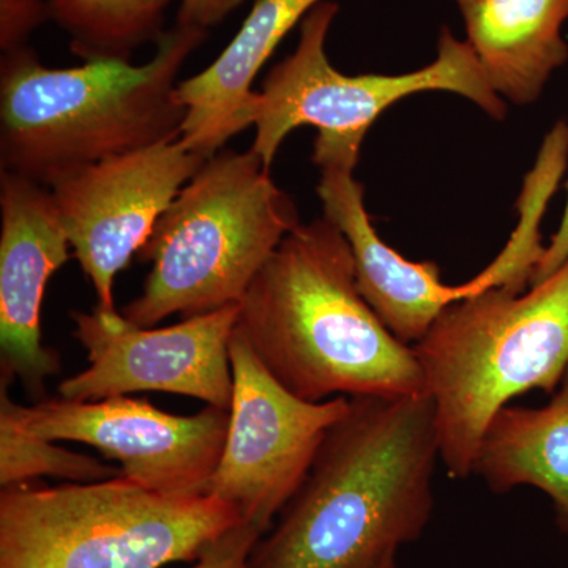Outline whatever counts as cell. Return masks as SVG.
Here are the masks:
<instances>
[{
	"mask_svg": "<svg viewBox=\"0 0 568 568\" xmlns=\"http://www.w3.org/2000/svg\"><path fill=\"white\" fill-rule=\"evenodd\" d=\"M439 458L428 394L349 398L248 568H381L424 536Z\"/></svg>",
	"mask_w": 568,
	"mask_h": 568,
	"instance_id": "obj_1",
	"label": "cell"
},
{
	"mask_svg": "<svg viewBox=\"0 0 568 568\" xmlns=\"http://www.w3.org/2000/svg\"><path fill=\"white\" fill-rule=\"evenodd\" d=\"M237 325L267 372L305 402L426 394L413 346L366 304L349 242L325 216L276 246L242 298Z\"/></svg>",
	"mask_w": 568,
	"mask_h": 568,
	"instance_id": "obj_2",
	"label": "cell"
},
{
	"mask_svg": "<svg viewBox=\"0 0 568 568\" xmlns=\"http://www.w3.org/2000/svg\"><path fill=\"white\" fill-rule=\"evenodd\" d=\"M209 32L175 24L149 62L50 69L29 44L0 59V170L52 186L111 156L181 138L179 71Z\"/></svg>",
	"mask_w": 568,
	"mask_h": 568,
	"instance_id": "obj_3",
	"label": "cell"
},
{
	"mask_svg": "<svg viewBox=\"0 0 568 568\" xmlns=\"http://www.w3.org/2000/svg\"><path fill=\"white\" fill-rule=\"evenodd\" d=\"M448 476L466 480L503 407L555 394L568 369V261L525 294L489 287L447 306L413 346Z\"/></svg>",
	"mask_w": 568,
	"mask_h": 568,
	"instance_id": "obj_4",
	"label": "cell"
},
{
	"mask_svg": "<svg viewBox=\"0 0 568 568\" xmlns=\"http://www.w3.org/2000/svg\"><path fill=\"white\" fill-rule=\"evenodd\" d=\"M301 224L297 205L256 152L220 151L181 190L138 253L151 263L122 315L140 327L241 304L250 284Z\"/></svg>",
	"mask_w": 568,
	"mask_h": 568,
	"instance_id": "obj_5",
	"label": "cell"
},
{
	"mask_svg": "<svg viewBox=\"0 0 568 568\" xmlns=\"http://www.w3.org/2000/svg\"><path fill=\"white\" fill-rule=\"evenodd\" d=\"M244 523L211 495L166 496L122 476L0 495V568H162Z\"/></svg>",
	"mask_w": 568,
	"mask_h": 568,
	"instance_id": "obj_6",
	"label": "cell"
},
{
	"mask_svg": "<svg viewBox=\"0 0 568 568\" xmlns=\"http://www.w3.org/2000/svg\"><path fill=\"white\" fill-rule=\"evenodd\" d=\"M338 11V3L332 0L317 3L301 22L293 54L272 67L257 92L252 151L267 170L287 134L301 126L317 130L312 156L317 168L357 166L362 144L376 119L414 93H458L489 118H506L507 104L489 84L473 48L450 28L440 31L436 59L424 69L358 77L334 69L325 41Z\"/></svg>",
	"mask_w": 568,
	"mask_h": 568,
	"instance_id": "obj_7",
	"label": "cell"
},
{
	"mask_svg": "<svg viewBox=\"0 0 568 568\" xmlns=\"http://www.w3.org/2000/svg\"><path fill=\"white\" fill-rule=\"evenodd\" d=\"M233 403L226 440L205 495L219 497L246 525L268 532L349 407L347 396L305 402L275 379L235 327L230 346Z\"/></svg>",
	"mask_w": 568,
	"mask_h": 568,
	"instance_id": "obj_8",
	"label": "cell"
},
{
	"mask_svg": "<svg viewBox=\"0 0 568 568\" xmlns=\"http://www.w3.org/2000/svg\"><path fill=\"white\" fill-rule=\"evenodd\" d=\"M241 304L185 317L170 327H140L115 310L70 313L88 368L59 384L74 402L160 392L230 410L234 381L230 346Z\"/></svg>",
	"mask_w": 568,
	"mask_h": 568,
	"instance_id": "obj_9",
	"label": "cell"
},
{
	"mask_svg": "<svg viewBox=\"0 0 568 568\" xmlns=\"http://www.w3.org/2000/svg\"><path fill=\"white\" fill-rule=\"evenodd\" d=\"M26 432L59 443H81L121 465V476L166 496H201L219 466L230 410L205 406L192 416L156 409L148 399L112 396L97 402H13Z\"/></svg>",
	"mask_w": 568,
	"mask_h": 568,
	"instance_id": "obj_10",
	"label": "cell"
},
{
	"mask_svg": "<svg viewBox=\"0 0 568 568\" xmlns=\"http://www.w3.org/2000/svg\"><path fill=\"white\" fill-rule=\"evenodd\" d=\"M207 156L178 140L111 156L50 186L71 252L97 306L115 310L112 284Z\"/></svg>",
	"mask_w": 568,
	"mask_h": 568,
	"instance_id": "obj_11",
	"label": "cell"
},
{
	"mask_svg": "<svg viewBox=\"0 0 568 568\" xmlns=\"http://www.w3.org/2000/svg\"><path fill=\"white\" fill-rule=\"evenodd\" d=\"M0 349L2 373L43 390L61 369L41 342L48 282L73 256L50 186L0 171Z\"/></svg>",
	"mask_w": 568,
	"mask_h": 568,
	"instance_id": "obj_12",
	"label": "cell"
},
{
	"mask_svg": "<svg viewBox=\"0 0 568 568\" xmlns=\"http://www.w3.org/2000/svg\"><path fill=\"white\" fill-rule=\"evenodd\" d=\"M317 196L324 215L335 224L353 250L358 291L376 316L407 346L424 338L440 313L463 298L495 287L484 272L462 286H447L433 261L406 260L377 235L365 207V189L354 179V168H320Z\"/></svg>",
	"mask_w": 568,
	"mask_h": 568,
	"instance_id": "obj_13",
	"label": "cell"
},
{
	"mask_svg": "<svg viewBox=\"0 0 568 568\" xmlns=\"http://www.w3.org/2000/svg\"><path fill=\"white\" fill-rule=\"evenodd\" d=\"M324 0H256L222 54L201 73L179 82L185 106L181 140L211 159L235 134L254 125L253 82L278 44Z\"/></svg>",
	"mask_w": 568,
	"mask_h": 568,
	"instance_id": "obj_14",
	"label": "cell"
},
{
	"mask_svg": "<svg viewBox=\"0 0 568 568\" xmlns=\"http://www.w3.org/2000/svg\"><path fill=\"white\" fill-rule=\"evenodd\" d=\"M467 43L497 95L518 106L537 102L568 61L562 28L568 0H454Z\"/></svg>",
	"mask_w": 568,
	"mask_h": 568,
	"instance_id": "obj_15",
	"label": "cell"
},
{
	"mask_svg": "<svg viewBox=\"0 0 568 568\" xmlns=\"http://www.w3.org/2000/svg\"><path fill=\"white\" fill-rule=\"evenodd\" d=\"M474 476L489 489L534 487L551 499L556 525L568 536V369L544 407H503L478 448Z\"/></svg>",
	"mask_w": 568,
	"mask_h": 568,
	"instance_id": "obj_16",
	"label": "cell"
},
{
	"mask_svg": "<svg viewBox=\"0 0 568 568\" xmlns=\"http://www.w3.org/2000/svg\"><path fill=\"white\" fill-rule=\"evenodd\" d=\"M175 0H48L50 21L69 36L71 54L84 62L132 61L162 39Z\"/></svg>",
	"mask_w": 568,
	"mask_h": 568,
	"instance_id": "obj_17",
	"label": "cell"
},
{
	"mask_svg": "<svg viewBox=\"0 0 568 568\" xmlns=\"http://www.w3.org/2000/svg\"><path fill=\"white\" fill-rule=\"evenodd\" d=\"M11 377L2 373L0 394V485L2 489L24 485L41 476L65 478L71 484H92L121 476V469L99 458L59 447L52 440L26 432L13 410L9 394Z\"/></svg>",
	"mask_w": 568,
	"mask_h": 568,
	"instance_id": "obj_18",
	"label": "cell"
},
{
	"mask_svg": "<svg viewBox=\"0 0 568 568\" xmlns=\"http://www.w3.org/2000/svg\"><path fill=\"white\" fill-rule=\"evenodd\" d=\"M50 21L48 0H0V50L29 44V37Z\"/></svg>",
	"mask_w": 568,
	"mask_h": 568,
	"instance_id": "obj_19",
	"label": "cell"
},
{
	"mask_svg": "<svg viewBox=\"0 0 568 568\" xmlns=\"http://www.w3.org/2000/svg\"><path fill=\"white\" fill-rule=\"evenodd\" d=\"M263 534L241 523L213 540L201 552L193 568H248L250 556Z\"/></svg>",
	"mask_w": 568,
	"mask_h": 568,
	"instance_id": "obj_20",
	"label": "cell"
},
{
	"mask_svg": "<svg viewBox=\"0 0 568 568\" xmlns=\"http://www.w3.org/2000/svg\"><path fill=\"white\" fill-rule=\"evenodd\" d=\"M245 0H181L175 24L209 32L222 24Z\"/></svg>",
	"mask_w": 568,
	"mask_h": 568,
	"instance_id": "obj_21",
	"label": "cell"
},
{
	"mask_svg": "<svg viewBox=\"0 0 568 568\" xmlns=\"http://www.w3.org/2000/svg\"><path fill=\"white\" fill-rule=\"evenodd\" d=\"M568 261V197L566 212H564L562 222L558 233L552 235L551 244L545 246V252L541 254L540 261L536 265L534 271L532 280H530V286L538 284L547 280L548 276L559 271L564 264Z\"/></svg>",
	"mask_w": 568,
	"mask_h": 568,
	"instance_id": "obj_22",
	"label": "cell"
},
{
	"mask_svg": "<svg viewBox=\"0 0 568 568\" xmlns=\"http://www.w3.org/2000/svg\"><path fill=\"white\" fill-rule=\"evenodd\" d=\"M381 568H402L398 564V556H395V558L388 559L386 564H384Z\"/></svg>",
	"mask_w": 568,
	"mask_h": 568,
	"instance_id": "obj_23",
	"label": "cell"
}]
</instances>
